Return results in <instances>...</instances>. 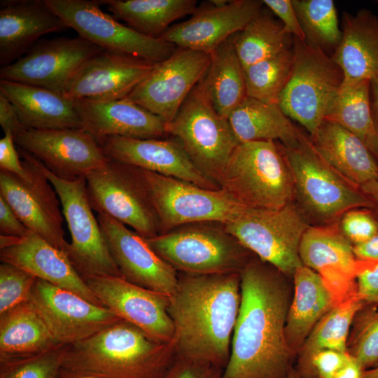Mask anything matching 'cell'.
I'll list each match as a JSON object with an SVG mask.
<instances>
[{
    "instance_id": "cell-39",
    "label": "cell",
    "mask_w": 378,
    "mask_h": 378,
    "mask_svg": "<svg viewBox=\"0 0 378 378\" xmlns=\"http://www.w3.org/2000/svg\"><path fill=\"white\" fill-rule=\"evenodd\" d=\"M291 1L304 34V41L327 54L329 51H332L333 54L342 37L333 1Z\"/></svg>"
},
{
    "instance_id": "cell-2",
    "label": "cell",
    "mask_w": 378,
    "mask_h": 378,
    "mask_svg": "<svg viewBox=\"0 0 378 378\" xmlns=\"http://www.w3.org/2000/svg\"><path fill=\"white\" fill-rule=\"evenodd\" d=\"M178 276L168 307L176 356L224 370L240 306V273Z\"/></svg>"
},
{
    "instance_id": "cell-16",
    "label": "cell",
    "mask_w": 378,
    "mask_h": 378,
    "mask_svg": "<svg viewBox=\"0 0 378 378\" xmlns=\"http://www.w3.org/2000/svg\"><path fill=\"white\" fill-rule=\"evenodd\" d=\"M103 50L80 36L43 40L15 62L2 66L0 78L63 94L84 63Z\"/></svg>"
},
{
    "instance_id": "cell-58",
    "label": "cell",
    "mask_w": 378,
    "mask_h": 378,
    "mask_svg": "<svg viewBox=\"0 0 378 378\" xmlns=\"http://www.w3.org/2000/svg\"><path fill=\"white\" fill-rule=\"evenodd\" d=\"M287 378H302L298 372L295 369V367H293L288 374Z\"/></svg>"
},
{
    "instance_id": "cell-47",
    "label": "cell",
    "mask_w": 378,
    "mask_h": 378,
    "mask_svg": "<svg viewBox=\"0 0 378 378\" xmlns=\"http://www.w3.org/2000/svg\"><path fill=\"white\" fill-rule=\"evenodd\" d=\"M262 1L281 20L286 33L300 40H305L291 0H263Z\"/></svg>"
},
{
    "instance_id": "cell-30",
    "label": "cell",
    "mask_w": 378,
    "mask_h": 378,
    "mask_svg": "<svg viewBox=\"0 0 378 378\" xmlns=\"http://www.w3.org/2000/svg\"><path fill=\"white\" fill-rule=\"evenodd\" d=\"M0 92L12 103L25 129L82 128L74 100L62 94L2 79Z\"/></svg>"
},
{
    "instance_id": "cell-5",
    "label": "cell",
    "mask_w": 378,
    "mask_h": 378,
    "mask_svg": "<svg viewBox=\"0 0 378 378\" xmlns=\"http://www.w3.org/2000/svg\"><path fill=\"white\" fill-rule=\"evenodd\" d=\"M219 186L253 209H279L295 202L291 172L279 141L239 143Z\"/></svg>"
},
{
    "instance_id": "cell-9",
    "label": "cell",
    "mask_w": 378,
    "mask_h": 378,
    "mask_svg": "<svg viewBox=\"0 0 378 378\" xmlns=\"http://www.w3.org/2000/svg\"><path fill=\"white\" fill-rule=\"evenodd\" d=\"M135 169L158 216L160 234L190 223L225 224L234 220L248 208L221 188H204L176 178Z\"/></svg>"
},
{
    "instance_id": "cell-45",
    "label": "cell",
    "mask_w": 378,
    "mask_h": 378,
    "mask_svg": "<svg viewBox=\"0 0 378 378\" xmlns=\"http://www.w3.org/2000/svg\"><path fill=\"white\" fill-rule=\"evenodd\" d=\"M340 221L342 232L354 245L368 240L378 232V220L370 209L350 210Z\"/></svg>"
},
{
    "instance_id": "cell-11",
    "label": "cell",
    "mask_w": 378,
    "mask_h": 378,
    "mask_svg": "<svg viewBox=\"0 0 378 378\" xmlns=\"http://www.w3.org/2000/svg\"><path fill=\"white\" fill-rule=\"evenodd\" d=\"M40 162V161H39ZM45 176L55 188L71 234L66 254L83 277H122L104 239L97 218L92 213L86 190L85 176L62 179L40 162Z\"/></svg>"
},
{
    "instance_id": "cell-20",
    "label": "cell",
    "mask_w": 378,
    "mask_h": 378,
    "mask_svg": "<svg viewBox=\"0 0 378 378\" xmlns=\"http://www.w3.org/2000/svg\"><path fill=\"white\" fill-rule=\"evenodd\" d=\"M83 279L102 304L120 318L158 341H174V326L168 314L169 297L119 276Z\"/></svg>"
},
{
    "instance_id": "cell-31",
    "label": "cell",
    "mask_w": 378,
    "mask_h": 378,
    "mask_svg": "<svg viewBox=\"0 0 378 378\" xmlns=\"http://www.w3.org/2000/svg\"><path fill=\"white\" fill-rule=\"evenodd\" d=\"M293 296L288 309L285 337L297 358L304 342L318 322L339 302L321 275L304 265L293 275Z\"/></svg>"
},
{
    "instance_id": "cell-32",
    "label": "cell",
    "mask_w": 378,
    "mask_h": 378,
    "mask_svg": "<svg viewBox=\"0 0 378 378\" xmlns=\"http://www.w3.org/2000/svg\"><path fill=\"white\" fill-rule=\"evenodd\" d=\"M227 120L239 143L279 141L285 146L294 147L302 133L277 104L249 97L232 111Z\"/></svg>"
},
{
    "instance_id": "cell-55",
    "label": "cell",
    "mask_w": 378,
    "mask_h": 378,
    "mask_svg": "<svg viewBox=\"0 0 378 378\" xmlns=\"http://www.w3.org/2000/svg\"><path fill=\"white\" fill-rule=\"evenodd\" d=\"M370 103L372 118L378 134V80L370 81Z\"/></svg>"
},
{
    "instance_id": "cell-26",
    "label": "cell",
    "mask_w": 378,
    "mask_h": 378,
    "mask_svg": "<svg viewBox=\"0 0 378 378\" xmlns=\"http://www.w3.org/2000/svg\"><path fill=\"white\" fill-rule=\"evenodd\" d=\"M0 259L1 262L29 272L37 279L72 291L104 307L76 270L66 254L30 230L12 245L1 248Z\"/></svg>"
},
{
    "instance_id": "cell-57",
    "label": "cell",
    "mask_w": 378,
    "mask_h": 378,
    "mask_svg": "<svg viewBox=\"0 0 378 378\" xmlns=\"http://www.w3.org/2000/svg\"><path fill=\"white\" fill-rule=\"evenodd\" d=\"M363 378H378V367L365 370Z\"/></svg>"
},
{
    "instance_id": "cell-54",
    "label": "cell",
    "mask_w": 378,
    "mask_h": 378,
    "mask_svg": "<svg viewBox=\"0 0 378 378\" xmlns=\"http://www.w3.org/2000/svg\"><path fill=\"white\" fill-rule=\"evenodd\" d=\"M360 189L372 202L373 207L371 210L378 220V181H369L362 185Z\"/></svg>"
},
{
    "instance_id": "cell-46",
    "label": "cell",
    "mask_w": 378,
    "mask_h": 378,
    "mask_svg": "<svg viewBox=\"0 0 378 378\" xmlns=\"http://www.w3.org/2000/svg\"><path fill=\"white\" fill-rule=\"evenodd\" d=\"M223 370L204 363L176 356L161 378H220Z\"/></svg>"
},
{
    "instance_id": "cell-14",
    "label": "cell",
    "mask_w": 378,
    "mask_h": 378,
    "mask_svg": "<svg viewBox=\"0 0 378 378\" xmlns=\"http://www.w3.org/2000/svg\"><path fill=\"white\" fill-rule=\"evenodd\" d=\"M18 150L26 175L20 178L0 169V196L29 230L66 253L69 242L64 237L57 194L39 160L20 148Z\"/></svg>"
},
{
    "instance_id": "cell-24",
    "label": "cell",
    "mask_w": 378,
    "mask_h": 378,
    "mask_svg": "<svg viewBox=\"0 0 378 378\" xmlns=\"http://www.w3.org/2000/svg\"><path fill=\"white\" fill-rule=\"evenodd\" d=\"M157 64L103 50L84 63L69 83L63 95L73 100L127 97Z\"/></svg>"
},
{
    "instance_id": "cell-10",
    "label": "cell",
    "mask_w": 378,
    "mask_h": 378,
    "mask_svg": "<svg viewBox=\"0 0 378 378\" xmlns=\"http://www.w3.org/2000/svg\"><path fill=\"white\" fill-rule=\"evenodd\" d=\"M226 230L261 260L286 276L302 266L299 247L309 222L294 202L279 209L247 208Z\"/></svg>"
},
{
    "instance_id": "cell-37",
    "label": "cell",
    "mask_w": 378,
    "mask_h": 378,
    "mask_svg": "<svg viewBox=\"0 0 378 378\" xmlns=\"http://www.w3.org/2000/svg\"><path fill=\"white\" fill-rule=\"evenodd\" d=\"M233 44L243 69L291 48L293 36L286 33L281 21L262 11L241 31Z\"/></svg>"
},
{
    "instance_id": "cell-8",
    "label": "cell",
    "mask_w": 378,
    "mask_h": 378,
    "mask_svg": "<svg viewBox=\"0 0 378 378\" xmlns=\"http://www.w3.org/2000/svg\"><path fill=\"white\" fill-rule=\"evenodd\" d=\"M200 82L165 129L181 143L195 166L219 186L239 142L227 118L215 111Z\"/></svg>"
},
{
    "instance_id": "cell-18",
    "label": "cell",
    "mask_w": 378,
    "mask_h": 378,
    "mask_svg": "<svg viewBox=\"0 0 378 378\" xmlns=\"http://www.w3.org/2000/svg\"><path fill=\"white\" fill-rule=\"evenodd\" d=\"M29 300L62 345L84 340L121 320L106 307L39 279Z\"/></svg>"
},
{
    "instance_id": "cell-21",
    "label": "cell",
    "mask_w": 378,
    "mask_h": 378,
    "mask_svg": "<svg viewBox=\"0 0 378 378\" xmlns=\"http://www.w3.org/2000/svg\"><path fill=\"white\" fill-rule=\"evenodd\" d=\"M262 1L232 0L223 6L197 7L186 21L170 27L159 38L178 48L211 53L242 31L262 10Z\"/></svg>"
},
{
    "instance_id": "cell-56",
    "label": "cell",
    "mask_w": 378,
    "mask_h": 378,
    "mask_svg": "<svg viewBox=\"0 0 378 378\" xmlns=\"http://www.w3.org/2000/svg\"><path fill=\"white\" fill-rule=\"evenodd\" d=\"M55 378H106V377L93 374L72 371V370L62 368L58 372Z\"/></svg>"
},
{
    "instance_id": "cell-19",
    "label": "cell",
    "mask_w": 378,
    "mask_h": 378,
    "mask_svg": "<svg viewBox=\"0 0 378 378\" xmlns=\"http://www.w3.org/2000/svg\"><path fill=\"white\" fill-rule=\"evenodd\" d=\"M97 218L122 277L170 298L178 286L177 271L134 230L107 215L98 214Z\"/></svg>"
},
{
    "instance_id": "cell-40",
    "label": "cell",
    "mask_w": 378,
    "mask_h": 378,
    "mask_svg": "<svg viewBox=\"0 0 378 378\" xmlns=\"http://www.w3.org/2000/svg\"><path fill=\"white\" fill-rule=\"evenodd\" d=\"M293 67V46L244 69L247 97L277 104Z\"/></svg>"
},
{
    "instance_id": "cell-25",
    "label": "cell",
    "mask_w": 378,
    "mask_h": 378,
    "mask_svg": "<svg viewBox=\"0 0 378 378\" xmlns=\"http://www.w3.org/2000/svg\"><path fill=\"white\" fill-rule=\"evenodd\" d=\"M83 130L96 140L109 136L162 139L167 134L162 118L129 98L74 99Z\"/></svg>"
},
{
    "instance_id": "cell-41",
    "label": "cell",
    "mask_w": 378,
    "mask_h": 378,
    "mask_svg": "<svg viewBox=\"0 0 378 378\" xmlns=\"http://www.w3.org/2000/svg\"><path fill=\"white\" fill-rule=\"evenodd\" d=\"M347 351L365 370L378 367V304L365 303L357 312L347 340Z\"/></svg>"
},
{
    "instance_id": "cell-33",
    "label": "cell",
    "mask_w": 378,
    "mask_h": 378,
    "mask_svg": "<svg viewBox=\"0 0 378 378\" xmlns=\"http://www.w3.org/2000/svg\"><path fill=\"white\" fill-rule=\"evenodd\" d=\"M59 345L31 301L0 314V360L29 356Z\"/></svg>"
},
{
    "instance_id": "cell-13",
    "label": "cell",
    "mask_w": 378,
    "mask_h": 378,
    "mask_svg": "<svg viewBox=\"0 0 378 378\" xmlns=\"http://www.w3.org/2000/svg\"><path fill=\"white\" fill-rule=\"evenodd\" d=\"M67 27L105 51L159 63L176 47L160 38L141 34L104 13L99 1L45 0Z\"/></svg>"
},
{
    "instance_id": "cell-35",
    "label": "cell",
    "mask_w": 378,
    "mask_h": 378,
    "mask_svg": "<svg viewBox=\"0 0 378 378\" xmlns=\"http://www.w3.org/2000/svg\"><path fill=\"white\" fill-rule=\"evenodd\" d=\"M114 18L122 20L136 31L159 38L174 21L197 8L195 0H102Z\"/></svg>"
},
{
    "instance_id": "cell-29",
    "label": "cell",
    "mask_w": 378,
    "mask_h": 378,
    "mask_svg": "<svg viewBox=\"0 0 378 378\" xmlns=\"http://www.w3.org/2000/svg\"><path fill=\"white\" fill-rule=\"evenodd\" d=\"M310 141L319 156L342 178L360 189L378 181V162L366 146L341 125L325 120Z\"/></svg>"
},
{
    "instance_id": "cell-44",
    "label": "cell",
    "mask_w": 378,
    "mask_h": 378,
    "mask_svg": "<svg viewBox=\"0 0 378 378\" xmlns=\"http://www.w3.org/2000/svg\"><path fill=\"white\" fill-rule=\"evenodd\" d=\"M350 357L348 351L322 349L297 360L295 369L302 378H332Z\"/></svg>"
},
{
    "instance_id": "cell-23",
    "label": "cell",
    "mask_w": 378,
    "mask_h": 378,
    "mask_svg": "<svg viewBox=\"0 0 378 378\" xmlns=\"http://www.w3.org/2000/svg\"><path fill=\"white\" fill-rule=\"evenodd\" d=\"M97 141L111 160L204 188H220L195 166L178 140L109 136Z\"/></svg>"
},
{
    "instance_id": "cell-27",
    "label": "cell",
    "mask_w": 378,
    "mask_h": 378,
    "mask_svg": "<svg viewBox=\"0 0 378 378\" xmlns=\"http://www.w3.org/2000/svg\"><path fill=\"white\" fill-rule=\"evenodd\" d=\"M67 28L45 0H1L0 64L8 66L27 53L41 36Z\"/></svg>"
},
{
    "instance_id": "cell-53",
    "label": "cell",
    "mask_w": 378,
    "mask_h": 378,
    "mask_svg": "<svg viewBox=\"0 0 378 378\" xmlns=\"http://www.w3.org/2000/svg\"><path fill=\"white\" fill-rule=\"evenodd\" d=\"M365 369L351 356L348 362L332 378H363Z\"/></svg>"
},
{
    "instance_id": "cell-43",
    "label": "cell",
    "mask_w": 378,
    "mask_h": 378,
    "mask_svg": "<svg viewBox=\"0 0 378 378\" xmlns=\"http://www.w3.org/2000/svg\"><path fill=\"white\" fill-rule=\"evenodd\" d=\"M37 278L14 265H0V314L29 300Z\"/></svg>"
},
{
    "instance_id": "cell-28",
    "label": "cell",
    "mask_w": 378,
    "mask_h": 378,
    "mask_svg": "<svg viewBox=\"0 0 378 378\" xmlns=\"http://www.w3.org/2000/svg\"><path fill=\"white\" fill-rule=\"evenodd\" d=\"M342 37L331 55L342 69V88L363 80H378V18L370 10L352 15L344 12Z\"/></svg>"
},
{
    "instance_id": "cell-3",
    "label": "cell",
    "mask_w": 378,
    "mask_h": 378,
    "mask_svg": "<svg viewBox=\"0 0 378 378\" xmlns=\"http://www.w3.org/2000/svg\"><path fill=\"white\" fill-rule=\"evenodd\" d=\"M176 356L174 341H158L121 319L66 345L62 368L106 378H161Z\"/></svg>"
},
{
    "instance_id": "cell-49",
    "label": "cell",
    "mask_w": 378,
    "mask_h": 378,
    "mask_svg": "<svg viewBox=\"0 0 378 378\" xmlns=\"http://www.w3.org/2000/svg\"><path fill=\"white\" fill-rule=\"evenodd\" d=\"M356 284V295L360 300L378 304V263L361 272Z\"/></svg>"
},
{
    "instance_id": "cell-1",
    "label": "cell",
    "mask_w": 378,
    "mask_h": 378,
    "mask_svg": "<svg viewBox=\"0 0 378 378\" xmlns=\"http://www.w3.org/2000/svg\"><path fill=\"white\" fill-rule=\"evenodd\" d=\"M286 276L255 255L240 272V306L220 378H287L296 358L285 337L293 296Z\"/></svg>"
},
{
    "instance_id": "cell-17",
    "label": "cell",
    "mask_w": 378,
    "mask_h": 378,
    "mask_svg": "<svg viewBox=\"0 0 378 378\" xmlns=\"http://www.w3.org/2000/svg\"><path fill=\"white\" fill-rule=\"evenodd\" d=\"M15 145L32 155L64 180L85 176L109 160L96 139L83 128L24 129L14 136Z\"/></svg>"
},
{
    "instance_id": "cell-22",
    "label": "cell",
    "mask_w": 378,
    "mask_h": 378,
    "mask_svg": "<svg viewBox=\"0 0 378 378\" xmlns=\"http://www.w3.org/2000/svg\"><path fill=\"white\" fill-rule=\"evenodd\" d=\"M299 255L302 265L318 273L337 295L349 292L356 276L376 263L356 257L354 246L342 232L338 222L310 225L301 239Z\"/></svg>"
},
{
    "instance_id": "cell-12",
    "label": "cell",
    "mask_w": 378,
    "mask_h": 378,
    "mask_svg": "<svg viewBox=\"0 0 378 378\" xmlns=\"http://www.w3.org/2000/svg\"><path fill=\"white\" fill-rule=\"evenodd\" d=\"M93 210L129 226L145 239L160 234V225L134 167L109 159L85 175Z\"/></svg>"
},
{
    "instance_id": "cell-34",
    "label": "cell",
    "mask_w": 378,
    "mask_h": 378,
    "mask_svg": "<svg viewBox=\"0 0 378 378\" xmlns=\"http://www.w3.org/2000/svg\"><path fill=\"white\" fill-rule=\"evenodd\" d=\"M209 54V66L200 83L215 111L227 118L247 97L244 69L234 50L233 36Z\"/></svg>"
},
{
    "instance_id": "cell-48",
    "label": "cell",
    "mask_w": 378,
    "mask_h": 378,
    "mask_svg": "<svg viewBox=\"0 0 378 378\" xmlns=\"http://www.w3.org/2000/svg\"><path fill=\"white\" fill-rule=\"evenodd\" d=\"M15 145L12 132H5L0 140V169L24 178L26 171Z\"/></svg>"
},
{
    "instance_id": "cell-42",
    "label": "cell",
    "mask_w": 378,
    "mask_h": 378,
    "mask_svg": "<svg viewBox=\"0 0 378 378\" xmlns=\"http://www.w3.org/2000/svg\"><path fill=\"white\" fill-rule=\"evenodd\" d=\"M66 345L23 357L0 360V378H55L62 368Z\"/></svg>"
},
{
    "instance_id": "cell-50",
    "label": "cell",
    "mask_w": 378,
    "mask_h": 378,
    "mask_svg": "<svg viewBox=\"0 0 378 378\" xmlns=\"http://www.w3.org/2000/svg\"><path fill=\"white\" fill-rule=\"evenodd\" d=\"M28 230L12 207L0 196L1 234L22 237L27 234Z\"/></svg>"
},
{
    "instance_id": "cell-36",
    "label": "cell",
    "mask_w": 378,
    "mask_h": 378,
    "mask_svg": "<svg viewBox=\"0 0 378 378\" xmlns=\"http://www.w3.org/2000/svg\"><path fill=\"white\" fill-rule=\"evenodd\" d=\"M326 120L335 122L354 134L378 162V134L372 114L370 80L342 88Z\"/></svg>"
},
{
    "instance_id": "cell-7",
    "label": "cell",
    "mask_w": 378,
    "mask_h": 378,
    "mask_svg": "<svg viewBox=\"0 0 378 378\" xmlns=\"http://www.w3.org/2000/svg\"><path fill=\"white\" fill-rule=\"evenodd\" d=\"M293 52L292 74L277 104L312 135L332 109L344 74L331 55L293 36Z\"/></svg>"
},
{
    "instance_id": "cell-15",
    "label": "cell",
    "mask_w": 378,
    "mask_h": 378,
    "mask_svg": "<svg viewBox=\"0 0 378 378\" xmlns=\"http://www.w3.org/2000/svg\"><path fill=\"white\" fill-rule=\"evenodd\" d=\"M209 53L176 47L127 96L167 123L177 114L209 66Z\"/></svg>"
},
{
    "instance_id": "cell-52",
    "label": "cell",
    "mask_w": 378,
    "mask_h": 378,
    "mask_svg": "<svg viewBox=\"0 0 378 378\" xmlns=\"http://www.w3.org/2000/svg\"><path fill=\"white\" fill-rule=\"evenodd\" d=\"M354 253L360 260L378 263V232L368 240L354 245Z\"/></svg>"
},
{
    "instance_id": "cell-6",
    "label": "cell",
    "mask_w": 378,
    "mask_h": 378,
    "mask_svg": "<svg viewBox=\"0 0 378 378\" xmlns=\"http://www.w3.org/2000/svg\"><path fill=\"white\" fill-rule=\"evenodd\" d=\"M146 240L176 271L190 274L240 273L253 255L214 222L183 225Z\"/></svg>"
},
{
    "instance_id": "cell-38",
    "label": "cell",
    "mask_w": 378,
    "mask_h": 378,
    "mask_svg": "<svg viewBox=\"0 0 378 378\" xmlns=\"http://www.w3.org/2000/svg\"><path fill=\"white\" fill-rule=\"evenodd\" d=\"M364 304L356 294L338 302L313 328L296 359L305 358L322 349L347 351V340L353 320Z\"/></svg>"
},
{
    "instance_id": "cell-4",
    "label": "cell",
    "mask_w": 378,
    "mask_h": 378,
    "mask_svg": "<svg viewBox=\"0 0 378 378\" xmlns=\"http://www.w3.org/2000/svg\"><path fill=\"white\" fill-rule=\"evenodd\" d=\"M280 145L291 172L295 203L309 222L330 225L339 222L350 210L372 209V202L360 189L342 178L319 156L309 134L302 132L296 146Z\"/></svg>"
},
{
    "instance_id": "cell-51",
    "label": "cell",
    "mask_w": 378,
    "mask_h": 378,
    "mask_svg": "<svg viewBox=\"0 0 378 378\" xmlns=\"http://www.w3.org/2000/svg\"><path fill=\"white\" fill-rule=\"evenodd\" d=\"M0 125L4 133L10 132L13 136L25 129L21 124L17 111L12 103L1 92Z\"/></svg>"
}]
</instances>
